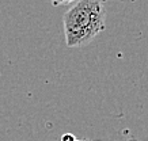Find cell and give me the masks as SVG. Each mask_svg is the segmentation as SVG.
Instances as JSON below:
<instances>
[{"label":"cell","mask_w":148,"mask_h":141,"mask_svg":"<svg viewBox=\"0 0 148 141\" xmlns=\"http://www.w3.org/2000/svg\"><path fill=\"white\" fill-rule=\"evenodd\" d=\"M106 11L101 0H79L63 18L68 48H80L92 42L105 30Z\"/></svg>","instance_id":"6da1fadb"},{"label":"cell","mask_w":148,"mask_h":141,"mask_svg":"<svg viewBox=\"0 0 148 141\" xmlns=\"http://www.w3.org/2000/svg\"><path fill=\"white\" fill-rule=\"evenodd\" d=\"M53 5H63V4H71V3H75L77 0H50Z\"/></svg>","instance_id":"7a4b0ae2"},{"label":"cell","mask_w":148,"mask_h":141,"mask_svg":"<svg viewBox=\"0 0 148 141\" xmlns=\"http://www.w3.org/2000/svg\"><path fill=\"white\" fill-rule=\"evenodd\" d=\"M75 140H76V137L73 136L72 133H65L61 137V141H75Z\"/></svg>","instance_id":"3957f363"},{"label":"cell","mask_w":148,"mask_h":141,"mask_svg":"<svg viewBox=\"0 0 148 141\" xmlns=\"http://www.w3.org/2000/svg\"><path fill=\"white\" fill-rule=\"evenodd\" d=\"M75 141H80V140H75Z\"/></svg>","instance_id":"277c9868"}]
</instances>
